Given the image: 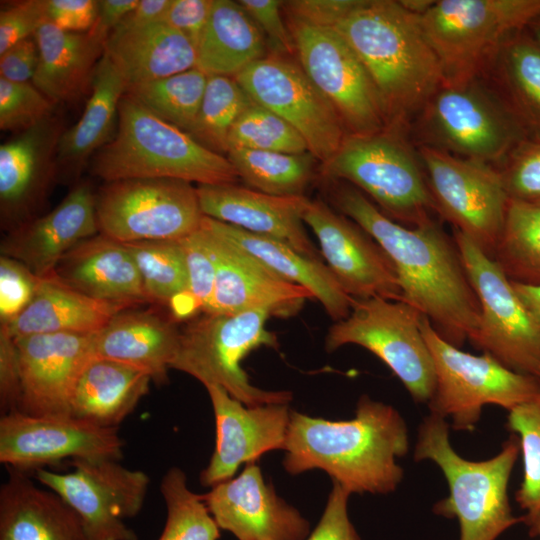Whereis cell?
<instances>
[{
	"instance_id": "603a6c76",
	"label": "cell",
	"mask_w": 540,
	"mask_h": 540,
	"mask_svg": "<svg viewBox=\"0 0 540 540\" xmlns=\"http://www.w3.org/2000/svg\"><path fill=\"white\" fill-rule=\"evenodd\" d=\"M201 230L216 268L214 294L206 313L263 310L270 317L289 318L301 311L306 300L314 299L307 288L283 279L202 222Z\"/></svg>"
},
{
	"instance_id": "7c38bea8",
	"label": "cell",
	"mask_w": 540,
	"mask_h": 540,
	"mask_svg": "<svg viewBox=\"0 0 540 540\" xmlns=\"http://www.w3.org/2000/svg\"><path fill=\"white\" fill-rule=\"evenodd\" d=\"M453 240L480 304L468 341L508 369L540 380V327L498 264L459 230Z\"/></svg>"
},
{
	"instance_id": "6125c7cd",
	"label": "cell",
	"mask_w": 540,
	"mask_h": 540,
	"mask_svg": "<svg viewBox=\"0 0 540 540\" xmlns=\"http://www.w3.org/2000/svg\"><path fill=\"white\" fill-rule=\"evenodd\" d=\"M511 283L524 307L540 327V286Z\"/></svg>"
},
{
	"instance_id": "6f0895ef",
	"label": "cell",
	"mask_w": 540,
	"mask_h": 540,
	"mask_svg": "<svg viewBox=\"0 0 540 540\" xmlns=\"http://www.w3.org/2000/svg\"><path fill=\"white\" fill-rule=\"evenodd\" d=\"M20 375L14 339L0 328V410L1 415L17 411Z\"/></svg>"
},
{
	"instance_id": "8992f818",
	"label": "cell",
	"mask_w": 540,
	"mask_h": 540,
	"mask_svg": "<svg viewBox=\"0 0 540 540\" xmlns=\"http://www.w3.org/2000/svg\"><path fill=\"white\" fill-rule=\"evenodd\" d=\"M539 15L540 0H440L420 22L443 84L462 85L478 79L506 40Z\"/></svg>"
},
{
	"instance_id": "e7e4bbea",
	"label": "cell",
	"mask_w": 540,
	"mask_h": 540,
	"mask_svg": "<svg viewBox=\"0 0 540 540\" xmlns=\"http://www.w3.org/2000/svg\"><path fill=\"white\" fill-rule=\"evenodd\" d=\"M532 536H540V520L533 529L530 530Z\"/></svg>"
},
{
	"instance_id": "ee69618b",
	"label": "cell",
	"mask_w": 540,
	"mask_h": 540,
	"mask_svg": "<svg viewBox=\"0 0 540 540\" xmlns=\"http://www.w3.org/2000/svg\"><path fill=\"white\" fill-rule=\"evenodd\" d=\"M507 428L516 433L523 457V480L515 499L526 511L530 530L540 520V394L508 411Z\"/></svg>"
},
{
	"instance_id": "cb8c5ba5",
	"label": "cell",
	"mask_w": 540,
	"mask_h": 540,
	"mask_svg": "<svg viewBox=\"0 0 540 540\" xmlns=\"http://www.w3.org/2000/svg\"><path fill=\"white\" fill-rule=\"evenodd\" d=\"M91 339L92 334L78 333L15 338L20 375L17 411L29 415L70 414L79 375L93 358Z\"/></svg>"
},
{
	"instance_id": "db71d44e",
	"label": "cell",
	"mask_w": 540,
	"mask_h": 540,
	"mask_svg": "<svg viewBox=\"0 0 540 540\" xmlns=\"http://www.w3.org/2000/svg\"><path fill=\"white\" fill-rule=\"evenodd\" d=\"M363 0H294L284 2L293 18L314 26L335 28Z\"/></svg>"
},
{
	"instance_id": "c3c4849f",
	"label": "cell",
	"mask_w": 540,
	"mask_h": 540,
	"mask_svg": "<svg viewBox=\"0 0 540 540\" xmlns=\"http://www.w3.org/2000/svg\"><path fill=\"white\" fill-rule=\"evenodd\" d=\"M180 242L187 266V295L198 312L206 313L214 294L216 268L201 226L192 234L180 239Z\"/></svg>"
},
{
	"instance_id": "7a4b0ae2",
	"label": "cell",
	"mask_w": 540,
	"mask_h": 540,
	"mask_svg": "<svg viewBox=\"0 0 540 540\" xmlns=\"http://www.w3.org/2000/svg\"><path fill=\"white\" fill-rule=\"evenodd\" d=\"M408 450L409 432L399 411L364 394L350 420L291 410L282 465L291 475L322 470L351 494H388L403 479L397 459Z\"/></svg>"
},
{
	"instance_id": "74e56055",
	"label": "cell",
	"mask_w": 540,
	"mask_h": 540,
	"mask_svg": "<svg viewBox=\"0 0 540 540\" xmlns=\"http://www.w3.org/2000/svg\"><path fill=\"white\" fill-rule=\"evenodd\" d=\"M503 101L526 129L540 133V46L522 30L509 37L493 63Z\"/></svg>"
},
{
	"instance_id": "277c9868",
	"label": "cell",
	"mask_w": 540,
	"mask_h": 540,
	"mask_svg": "<svg viewBox=\"0 0 540 540\" xmlns=\"http://www.w3.org/2000/svg\"><path fill=\"white\" fill-rule=\"evenodd\" d=\"M105 182L128 178H170L199 185L234 184L239 176L227 158L164 121L125 93L114 137L90 160Z\"/></svg>"
},
{
	"instance_id": "91938a15",
	"label": "cell",
	"mask_w": 540,
	"mask_h": 540,
	"mask_svg": "<svg viewBox=\"0 0 540 540\" xmlns=\"http://www.w3.org/2000/svg\"><path fill=\"white\" fill-rule=\"evenodd\" d=\"M169 3L170 0H140L111 33H123L161 22Z\"/></svg>"
},
{
	"instance_id": "484cf974",
	"label": "cell",
	"mask_w": 540,
	"mask_h": 540,
	"mask_svg": "<svg viewBox=\"0 0 540 540\" xmlns=\"http://www.w3.org/2000/svg\"><path fill=\"white\" fill-rule=\"evenodd\" d=\"M204 216L281 241L301 254L321 260L303 221L309 199L274 196L234 184L196 187Z\"/></svg>"
},
{
	"instance_id": "5b68a950",
	"label": "cell",
	"mask_w": 540,
	"mask_h": 540,
	"mask_svg": "<svg viewBox=\"0 0 540 540\" xmlns=\"http://www.w3.org/2000/svg\"><path fill=\"white\" fill-rule=\"evenodd\" d=\"M519 451L518 437L511 435L492 458L468 460L452 447L446 419L431 413L423 419L413 458L416 462L430 460L442 470L449 494L433 511L458 520L460 540H496L511 526L524 522V516L513 515L507 492Z\"/></svg>"
},
{
	"instance_id": "f35d334b",
	"label": "cell",
	"mask_w": 540,
	"mask_h": 540,
	"mask_svg": "<svg viewBox=\"0 0 540 540\" xmlns=\"http://www.w3.org/2000/svg\"><path fill=\"white\" fill-rule=\"evenodd\" d=\"M491 258L511 282L540 286V203L509 199Z\"/></svg>"
},
{
	"instance_id": "f907efd6",
	"label": "cell",
	"mask_w": 540,
	"mask_h": 540,
	"mask_svg": "<svg viewBox=\"0 0 540 540\" xmlns=\"http://www.w3.org/2000/svg\"><path fill=\"white\" fill-rule=\"evenodd\" d=\"M48 21L47 0L12 2L0 12V54L26 38Z\"/></svg>"
},
{
	"instance_id": "d590c367",
	"label": "cell",
	"mask_w": 540,
	"mask_h": 540,
	"mask_svg": "<svg viewBox=\"0 0 540 540\" xmlns=\"http://www.w3.org/2000/svg\"><path fill=\"white\" fill-rule=\"evenodd\" d=\"M196 52V67L206 75L235 77L265 56V40L238 2L213 0Z\"/></svg>"
},
{
	"instance_id": "5bb4252c",
	"label": "cell",
	"mask_w": 540,
	"mask_h": 540,
	"mask_svg": "<svg viewBox=\"0 0 540 540\" xmlns=\"http://www.w3.org/2000/svg\"><path fill=\"white\" fill-rule=\"evenodd\" d=\"M73 470H34L35 479L57 493L78 515L88 540H138L124 519L142 509L150 478L111 459H75Z\"/></svg>"
},
{
	"instance_id": "bcb514c9",
	"label": "cell",
	"mask_w": 540,
	"mask_h": 540,
	"mask_svg": "<svg viewBox=\"0 0 540 540\" xmlns=\"http://www.w3.org/2000/svg\"><path fill=\"white\" fill-rule=\"evenodd\" d=\"M56 104L30 82L0 78V128L21 132L54 114Z\"/></svg>"
},
{
	"instance_id": "ba28073f",
	"label": "cell",
	"mask_w": 540,
	"mask_h": 540,
	"mask_svg": "<svg viewBox=\"0 0 540 540\" xmlns=\"http://www.w3.org/2000/svg\"><path fill=\"white\" fill-rule=\"evenodd\" d=\"M320 169L331 181L351 183L402 225L415 227L431 219L432 211L437 212L426 174L398 131L348 134L336 154Z\"/></svg>"
},
{
	"instance_id": "7bdbcfd3",
	"label": "cell",
	"mask_w": 540,
	"mask_h": 540,
	"mask_svg": "<svg viewBox=\"0 0 540 540\" xmlns=\"http://www.w3.org/2000/svg\"><path fill=\"white\" fill-rule=\"evenodd\" d=\"M167 518L158 540H219L220 528L201 495L189 489L185 472L169 468L160 484Z\"/></svg>"
},
{
	"instance_id": "8fae6325",
	"label": "cell",
	"mask_w": 540,
	"mask_h": 540,
	"mask_svg": "<svg viewBox=\"0 0 540 540\" xmlns=\"http://www.w3.org/2000/svg\"><path fill=\"white\" fill-rule=\"evenodd\" d=\"M423 314L404 301L354 299L350 314L328 329L325 350L355 344L378 357L415 402L428 403L435 386L433 359L421 331Z\"/></svg>"
},
{
	"instance_id": "f6af8a7d",
	"label": "cell",
	"mask_w": 540,
	"mask_h": 540,
	"mask_svg": "<svg viewBox=\"0 0 540 540\" xmlns=\"http://www.w3.org/2000/svg\"><path fill=\"white\" fill-rule=\"evenodd\" d=\"M231 149L309 152L304 138L290 124L255 102L233 125L228 138V151Z\"/></svg>"
},
{
	"instance_id": "83f0119b",
	"label": "cell",
	"mask_w": 540,
	"mask_h": 540,
	"mask_svg": "<svg viewBox=\"0 0 540 540\" xmlns=\"http://www.w3.org/2000/svg\"><path fill=\"white\" fill-rule=\"evenodd\" d=\"M180 333L181 328L172 315L131 307L116 314L92 334V357L130 365L162 385L168 382V370L178 350Z\"/></svg>"
},
{
	"instance_id": "44dd1931",
	"label": "cell",
	"mask_w": 540,
	"mask_h": 540,
	"mask_svg": "<svg viewBox=\"0 0 540 540\" xmlns=\"http://www.w3.org/2000/svg\"><path fill=\"white\" fill-rule=\"evenodd\" d=\"M220 529L238 540H306L310 522L266 481L256 462L201 495Z\"/></svg>"
},
{
	"instance_id": "7dc6e473",
	"label": "cell",
	"mask_w": 540,
	"mask_h": 540,
	"mask_svg": "<svg viewBox=\"0 0 540 540\" xmlns=\"http://www.w3.org/2000/svg\"><path fill=\"white\" fill-rule=\"evenodd\" d=\"M500 173L509 199L540 203V138L522 140Z\"/></svg>"
},
{
	"instance_id": "30bf717a",
	"label": "cell",
	"mask_w": 540,
	"mask_h": 540,
	"mask_svg": "<svg viewBox=\"0 0 540 540\" xmlns=\"http://www.w3.org/2000/svg\"><path fill=\"white\" fill-rule=\"evenodd\" d=\"M422 145L489 164L506 160L526 129L478 79L442 84L419 113Z\"/></svg>"
},
{
	"instance_id": "ac0fdd59",
	"label": "cell",
	"mask_w": 540,
	"mask_h": 540,
	"mask_svg": "<svg viewBox=\"0 0 540 540\" xmlns=\"http://www.w3.org/2000/svg\"><path fill=\"white\" fill-rule=\"evenodd\" d=\"M118 428L71 414L29 415L13 411L0 418V462L22 471L64 459L123 458Z\"/></svg>"
},
{
	"instance_id": "4dcf8cb0",
	"label": "cell",
	"mask_w": 540,
	"mask_h": 540,
	"mask_svg": "<svg viewBox=\"0 0 540 540\" xmlns=\"http://www.w3.org/2000/svg\"><path fill=\"white\" fill-rule=\"evenodd\" d=\"M39 61L32 84L54 104L78 101L91 90L106 40L91 30L68 32L46 21L34 34Z\"/></svg>"
},
{
	"instance_id": "be15d7a7",
	"label": "cell",
	"mask_w": 540,
	"mask_h": 540,
	"mask_svg": "<svg viewBox=\"0 0 540 540\" xmlns=\"http://www.w3.org/2000/svg\"><path fill=\"white\" fill-rule=\"evenodd\" d=\"M531 36L540 46V15L535 18L529 25Z\"/></svg>"
},
{
	"instance_id": "52a82bcc",
	"label": "cell",
	"mask_w": 540,
	"mask_h": 540,
	"mask_svg": "<svg viewBox=\"0 0 540 540\" xmlns=\"http://www.w3.org/2000/svg\"><path fill=\"white\" fill-rule=\"evenodd\" d=\"M270 315L263 310L196 316L181 328L171 369L184 372L204 386L218 385L247 406L289 404L290 391H268L251 384L241 361L253 350L278 347L267 330Z\"/></svg>"
},
{
	"instance_id": "8d00e7d4",
	"label": "cell",
	"mask_w": 540,
	"mask_h": 540,
	"mask_svg": "<svg viewBox=\"0 0 540 540\" xmlns=\"http://www.w3.org/2000/svg\"><path fill=\"white\" fill-rule=\"evenodd\" d=\"M129 249L150 303L170 308L181 320L197 315L189 299L185 253L179 240L125 243Z\"/></svg>"
},
{
	"instance_id": "2e32d148",
	"label": "cell",
	"mask_w": 540,
	"mask_h": 540,
	"mask_svg": "<svg viewBox=\"0 0 540 540\" xmlns=\"http://www.w3.org/2000/svg\"><path fill=\"white\" fill-rule=\"evenodd\" d=\"M419 158L438 214L492 257L509 202L500 171L426 145Z\"/></svg>"
},
{
	"instance_id": "94428289",
	"label": "cell",
	"mask_w": 540,
	"mask_h": 540,
	"mask_svg": "<svg viewBox=\"0 0 540 540\" xmlns=\"http://www.w3.org/2000/svg\"><path fill=\"white\" fill-rule=\"evenodd\" d=\"M140 0L98 1V15L91 31L107 40L109 34L133 10Z\"/></svg>"
},
{
	"instance_id": "f5cc1de1",
	"label": "cell",
	"mask_w": 540,
	"mask_h": 540,
	"mask_svg": "<svg viewBox=\"0 0 540 540\" xmlns=\"http://www.w3.org/2000/svg\"><path fill=\"white\" fill-rule=\"evenodd\" d=\"M243 7L256 25L263 30L269 38V43L276 51L275 54H291L295 45L291 32H289L281 16L283 1L278 0H240Z\"/></svg>"
},
{
	"instance_id": "681fc988",
	"label": "cell",
	"mask_w": 540,
	"mask_h": 540,
	"mask_svg": "<svg viewBox=\"0 0 540 540\" xmlns=\"http://www.w3.org/2000/svg\"><path fill=\"white\" fill-rule=\"evenodd\" d=\"M41 279L21 262L0 257V321L16 318L34 298Z\"/></svg>"
},
{
	"instance_id": "1f68e13d",
	"label": "cell",
	"mask_w": 540,
	"mask_h": 540,
	"mask_svg": "<svg viewBox=\"0 0 540 540\" xmlns=\"http://www.w3.org/2000/svg\"><path fill=\"white\" fill-rule=\"evenodd\" d=\"M127 85L104 52L91 84V94L79 120L62 133L57 148L58 179H77L93 155L116 133L118 108Z\"/></svg>"
},
{
	"instance_id": "9f6ffc18",
	"label": "cell",
	"mask_w": 540,
	"mask_h": 540,
	"mask_svg": "<svg viewBox=\"0 0 540 540\" xmlns=\"http://www.w3.org/2000/svg\"><path fill=\"white\" fill-rule=\"evenodd\" d=\"M48 21L58 28L76 33L88 32L98 15L95 0H47Z\"/></svg>"
},
{
	"instance_id": "680465c9",
	"label": "cell",
	"mask_w": 540,
	"mask_h": 540,
	"mask_svg": "<svg viewBox=\"0 0 540 540\" xmlns=\"http://www.w3.org/2000/svg\"><path fill=\"white\" fill-rule=\"evenodd\" d=\"M39 61L34 36L26 38L0 54V78L11 82H32Z\"/></svg>"
},
{
	"instance_id": "e0dca14e",
	"label": "cell",
	"mask_w": 540,
	"mask_h": 540,
	"mask_svg": "<svg viewBox=\"0 0 540 540\" xmlns=\"http://www.w3.org/2000/svg\"><path fill=\"white\" fill-rule=\"evenodd\" d=\"M251 99L290 124L321 164L339 150L347 131L330 101L297 63L273 54L235 77Z\"/></svg>"
},
{
	"instance_id": "9a60e30c",
	"label": "cell",
	"mask_w": 540,
	"mask_h": 540,
	"mask_svg": "<svg viewBox=\"0 0 540 540\" xmlns=\"http://www.w3.org/2000/svg\"><path fill=\"white\" fill-rule=\"evenodd\" d=\"M290 32L300 66L333 105L347 134L371 135L387 130L374 82L338 31L293 19Z\"/></svg>"
},
{
	"instance_id": "e575fe53",
	"label": "cell",
	"mask_w": 540,
	"mask_h": 540,
	"mask_svg": "<svg viewBox=\"0 0 540 540\" xmlns=\"http://www.w3.org/2000/svg\"><path fill=\"white\" fill-rule=\"evenodd\" d=\"M144 371L104 358H92L77 380L70 414L104 427L118 428L149 392Z\"/></svg>"
},
{
	"instance_id": "11a10c76",
	"label": "cell",
	"mask_w": 540,
	"mask_h": 540,
	"mask_svg": "<svg viewBox=\"0 0 540 540\" xmlns=\"http://www.w3.org/2000/svg\"><path fill=\"white\" fill-rule=\"evenodd\" d=\"M213 0H170L161 22L184 34L197 47Z\"/></svg>"
},
{
	"instance_id": "836d02e7",
	"label": "cell",
	"mask_w": 540,
	"mask_h": 540,
	"mask_svg": "<svg viewBox=\"0 0 540 540\" xmlns=\"http://www.w3.org/2000/svg\"><path fill=\"white\" fill-rule=\"evenodd\" d=\"M105 52L127 88L196 67L194 44L181 32L156 22L123 33H111Z\"/></svg>"
},
{
	"instance_id": "3957f363",
	"label": "cell",
	"mask_w": 540,
	"mask_h": 540,
	"mask_svg": "<svg viewBox=\"0 0 540 540\" xmlns=\"http://www.w3.org/2000/svg\"><path fill=\"white\" fill-rule=\"evenodd\" d=\"M334 29L367 69L388 129L400 132L443 84L439 61L420 15L401 1L363 0Z\"/></svg>"
},
{
	"instance_id": "d4e9b609",
	"label": "cell",
	"mask_w": 540,
	"mask_h": 540,
	"mask_svg": "<svg viewBox=\"0 0 540 540\" xmlns=\"http://www.w3.org/2000/svg\"><path fill=\"white\" fill-rule=\"evenodd\" d=\"M97 234L96 195L81 182L52 211L7 232L0 251L45 279L69 250Z\"/></svg>"
},
{
	"instance_id": "b9f144b4",
	"label": "cell",
	"mask_w": 540,
	"mask_h": 540,
	"mask_svg": "<svg viewBox=\"0 0 540 540\" xmlns=\"http://www.w3.org/2000/svg\"><path fill=\"white\" fill-rule=\"evenodd\" d=\"M253 102L234 77L208 76L199 113L188 134L206 148L227 155L230 131Z\"/></svg>"
},
{
	"instance_id": "816d5d0a",
	"label": "cell",
	"mask_w": 540,
	"mask_h": 540,
	"mask_svg": "<svg viewBox=\"0 0 540 540\" xmlns=\"http://www.w3.org/2000/svg\"><path fill=\"white\" fill-rule=\"evenodd\" d=\"M332 484L321 518L306 540H360L348 514L351 493L337 482Z\"/></svg>"
},
{
	"instance_id": "f1b7e54d",
	"label": "cell",
	"mask_w": 540,
	"mask_h": 540,
	"mask_svg": "<svg viewBox=\"0 0 540 540\" xmlns=\"http://www.w3.org/2000/svg\"><path fill=\"white\" fill-rule=\"evenodd\" d=\"M0 540H88L76 512L54 491L10 468L0 488Z\"/></svg>"
},
{
	"instance_id": "d6986e66",
	"label": "cell",
	"mask_w": 540,
	"mask_h": 540,
	"mask_svg": "<svg viewBox=\"0 0 540 540\" xmlns=\"http://www.w3.org/2000/svg\"><path fill=\"white\" fill-rule=\"evenodd\" d=\"M303 221L317 237L326 265L350 297L402 300L391 259L353 220L320 199H309Z\"/></svg>"
},
{
	"instance_id": "ffe728a7",
	"label": "cell",
	"mask_w": 540,
	"mask_h": 540,
	"mask_svg": "<svg viewBox=\"0 0 540 540\" xmlns=\"http://www.w3.org/2000/svg\"><path fill=\"white\" fill-rule=\"evenodd\" d=\"M212 404L216 442L200 482L213 487L234 477L242 464L265 453L283 450L291 410L288 404L247 406L218 385L205 386Z\"/></svg>"
},
{
	"instance_id": "ab89813d",
	"label": "cell",
	"mask_w": 540,
	"mask_h": 540,
	"mask_svg": "<svg viewBox=\"0 0 540 540\" xmlns=\"http://www.w3.org/2000/svg\"><path fill=\"white\" fill-rule=\"evenodd\" d=\"M227 158L245 183L274 196H303L315 162L310 152L291 154L249 149H231Z\"/></svg>"
},
{
	"instance_id": "60d3db41",
	"label": "cell",
	"mask_w": 540,
	"mask_h": 540,
	"mask_svg": "<svg viewBox=\"0 0 540 540\" xmlns=\"http://www.w3.org/2000/svg\"><path fill=\"white\" fill-rule=\"evenodd\" d=\"M208 75L197 67L127 88L126 93L164 121L189 133L200 110Z\"/></svg>"
},
{
	"instance_id": "9c48e42d",
	"label": "cell",
	"mask_w": 540,
	"mask_h": 540,
	"mask_svg": "<svg viewBox=\"0 0 540 540\" xmlns=\"http://www.w3.org/2000/svg\"><path fill=\"white\" fill-rule=\"evenodd\" d=\"M421 331L431 353L436 386L430 413L451 419L456 431H473L486 404L510 411L540 394V380L514 372L487 353L474 355L444 340L426 316Z\"/></svg>"
},
{
	"instance_id": "6da1fadb",
	"label": "cell",
	"mask_w": 540,
	"mask_h": 540,
	"mask_svg": "<svg viewBox=\"0 0 540 540\" xmlns=\"http://www.w3.org/2000/svg\"><path fill=\"white\" fill-rule=\"evenodd\" d=\"M331 200L389 256L401 301L426 316L444 340L461 348L478 328L480 304L454 240L432 218L415 227L392 220L351 185L332 187Z\"/></svg>"
},
{
	"instance_id": "7402d4cb",
	"label": "cell",
	"mask_w": 540,
	"mask_h": 540,
	"mask_svg": "<svg viewBox=\"0 0 540 540\" xmlns=\"http://www.w3.org/2000/svg\"><path fill=\"white\" fill-rule=\"evenodd\" d=\"M64 124L55 113L0 146V220L7 232L36 218L55 180Z\"/></svg>"
},
{
	"instance_id": "4316f807",
	"label": "cell",
	"mask_w": 540,
	"mask_h": 540,
	"mask_svg": "<svg viewBox=\"0 0 540 540\" xmlns=\"http://www.w3.org/2000/svg\"><path fill=\"white\" fill-rule=\"evenodd\" d=\"M50 278L97 300L132 306L150 303L125 243L100 233L69 250Z\"/></svg>"
},
{
	"instance_id": "4fadbf2b",
	"label": "cell",
	"mask_w": 540,
	"mask_h": 540,
	"mask_svg": "<svg viewBox=\"0 0 540 540\" xmlns=\"http://www.w3.org/2000/svg\"><path fill=\"white\" fill-rule=\"evenodd\" d=\"M99 233L122 243L179 240L204 217L191 183L170 178L106 182L96 194Z\"/></svg>"
},
{
	"instance_id": "f546056e",
	"label": "cell",
	"mask_w": 540,
	"mask_h": 540,
	"mask_svg": "<svg viewBox=\"0 0 540 540\" xmlns=\"http://www.w3.org/2000/svg\"><path fill=\"white\" fill-rule=\"evenodd\" d=\"M202 224L256 258L283 279L307 288L334 321L351 312L353 298L341 287L329 267L289 245L204 216Z\"/></svg>"
},
{
	"instance_id": "d6a6232c",
	"label": "cell",
	"mask_w": 540,
	"mask_h": 540,
	"mask_svg": "<svg viewBox=\"0 0 540 540\" xmlns=\"http://www.w3.org/2000/svg\"><path fill=\"white\" fill-rule=\"evenodd\" d=\"M131 307L136 306L88 297L49 277L41 279L30 304L0 328L14 339L53 333L93 334Z\"/></svg>"
}]
</instances>
